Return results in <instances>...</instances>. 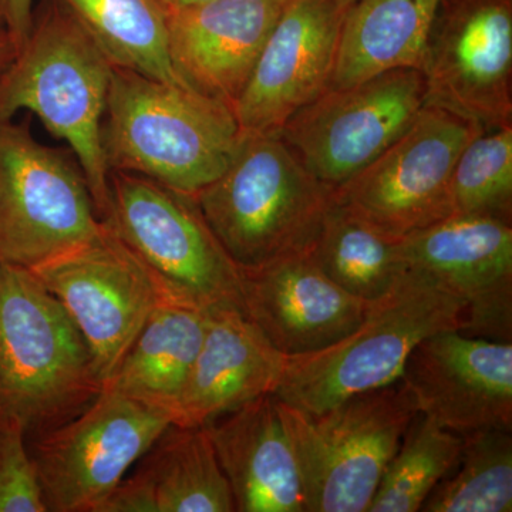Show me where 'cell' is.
I'll return each mask as SVG.
<instances>
[{
    "label": "cell",
    "mask_w": 512,
    "mask_h": 512,
    "mask_svg": "<svg viewBox=\"0 0 512 512\" xmlns=\"http://www.w3.org/2000/svg\"><path fill=\"white\" fill-rule=\"evenodd\" d=\"M113 67L60 0H40L25 45L0 76V123L30 111L66 141L101 221L110 208L103 121Z\"/></svg>",
    "instance_id": "6da1fadb"
},
{
    "label": "cell",
    "mask_w": 512,
    "mask_h": 512,
    "mask_svg": "<svg viewBox=\"0 0 512 512\" xmlns=\"http://www.w3.org/2000/svg\"><path fill=\"white\" fill-rule=\"evenodd\" d=\"M241 134L224 101L113 67L103 121L109 171L140 174L195 197L227 170Z\"/></svg>",
    "instance_id": "7a4b0ae2"
},
{
    "label": "cell",
    "mask_w": 512,
    "mask_h": 512,
    "mask_svg": "<svg viewBox=\"0 0 512 512\" xmlns=\"http://www.w3.org/2000/svg\"><path fill=\"white\" fill-rule=\"evenodd\" d=\"M101 390L89 346L60 302L32 269L0 262V417L39 434Z\"/></svg>",
    "instance_id": "3957f363"
},
{
    "label": "cell",
    "mask_w": 512,
    "mask_h": 512,
    "mask_svg": "<svg viewBox=\"0 0 512 512\" xmlns=\"http://www.w3.org/2000/svg\"><path fill=\"white\" fill-rule=\"evenodd\" d=\"M279 134L242 133L227 170L195 195L239 269L308 251L333 201Z\"/></svg>",
    "instance_id": "277c9868"
},
{
    "label": "cell",
    "mask_w": 512,
    "mask_h": 512,
    "mask_svg": "<svg viewBox=\"0 0 512 512\" xmlns=\"http://www.w3.org/2000/svg\"><path fill=\"white\" fill-rule=\"evenodd\" d=\"M464 328V305L431 276L409 268L399 284L370 302L365 318L328 348L288 356L279 400L319 414L355 394L399 382L421 340Z\"/></svg>",
    "instance_id": "5b68a950"
},
{
    "label": "cell",
    "mask_w": 512,
    "mask_h": 512,
    "mask_svg": "<svg viewBox=\"0 0 512 512\" xmlns=\"http://www.w3.org/2000/svg\"><path fill=\"white\" fill-rule=\"evenodd\" d=\"M281 402L305 512H369L387 464L417 412L402 382L355 394L319 414Z\"/></svg>",
    "instance_id": "8992f818"
},
{
    "label": "cell",
    "mask_w": 512,
    "mask_h": 512,
    "mask_svg": "<svg viewBox=\"0 0 512 512\" xmlns=\"http://www.w3.org/2000/svg\"><path fill=\"white\" fill-rule=\"evenodd\" d=\"M109 187L104 224L174 298L204 309L235 306L244 311L241 269L192 195L124 171H110Z\"/></svg>",
    "instance_id": "52a82bcc"
},
{
    "label": "cell",
    "mask_w": 512,
    "mask_h": 512,
    "mask_svg": "<svg viewBox=\"0 0 512 512\" xmlns=\"http://www.w3.org/2000/svg\"><path fill=\"white\" fill-rule=\"evenodd\" d=\"M103 229L72 151L39 143L28 123H0V262L35 269Z\"/></svg>",
    "instance_id": "ba28073f"
},
{
    "label": "cell",
    "mask_w": 512,
    "mask_h": 512,
    "mask_svg": "<svg viewBox=\"0 0 512 512\" xmlns=\"http://www.w3.org/2000/svg\"><path fill=\"white\" fill-rule=\"evenodd\" d=\"M171 424L165 410L103 389L72 419L37 434L29 451L47 510L97 512Z\"/></svg>",
    "instance_id": "9c48e42d"
},
{
    "label": "cell",
    "mask_w": 512,
    "mask_h": 512,
    "mask_svg": "<svg viewBox=\"0 0 512 512\" xmlns=\"http://www.w3.org/2000/svg\"><path fill=\"white\" fill-rule=\"evenodd\" d=\"M424 106L423 74L400 67L326 89L279 136L313 177L335 190L392 146Z\"/></svg>",
    "instance_id": "30bf717a"
},
{
    "label": "cell",
    "mask_w": 512,
    "mask_h": 512,
    "mask_svg": "<svg viewBox=\"0 0 512 512\" xmlns=\"http://www.w3.org/2000/svg\"><path fill=\"white\" fill-rule=\"evenodd\" d=\"M481 131L473 121L426 104L412 126L333 197L392 237L429 227L453 214L451 175Z\"/></svg>",
    "instance_id": "8fae6325"
},
{
    "label": "cell",
    "mask_w": 512,
    "mask_h": 512,
    "mask_svg": "<svg viewBox=\"0 0 512 512\" xmlns=\"http://www.w3.org/2000/svg\"><path fill=\"white\" fill-rule=\"evenodd\" d=\"M420 72L429 106L512 126V0H440Z\"/></svg>",
    "instance_id": "7c38bea8"
},
{
    "label": "cell",
    "mask_w": 512,
    "mask_h": 512,
    "mask_svg": "<svg viewBox=\"0 0 512 512\" xmlns=\"http://www.w3.org/2000/svg\"><path fill=\"white\" fill-rule=\"evenodd\" d=\"M32 271L82 333L103 383L158 303L174 298L106 224L99 237Z\"/></svg>",
    "instance_id": "4fadbf2b"
},
{
    "label": "cell",
    "mask_w": 512,
    "mask_h": 512,
    "mask_svg": "<svg viewBox=\"0 0 512 512\" xmlns=\"http://www.w3.org/2000/svg\"><path fill=\"white\" fill-rule=\"evenodd\" d=\"M407 268L431 276L464 305L461 332L512 340V222L450 215L402 238Z\"/></svg>",
    "instance_id": "5bb4252c"
},
{
    "label": "cell",
    "mask_w": 512,
    "mask_h": 512,
    "mask_svg": "<svg viewBox=\"0 0 512 512\" xmlns=\"http://www.w3.org/2000/svg\"><path fill=\"white\" fill-rule=\"evenodd\" d=\"M349 6L342 0H289L232 107L241 133L279 134L328 89Z\"/></svg>",
    "instance_id": "9a60e30c"
},
{
    "label": "cell",
    "mask_w": 512,
    "mask_h": 512,
    "mask_svg": "<svg viewBox=\"0 0 512 512\" xmlns=\"http://www.w3.org/2000/svg\"><path fill=\"white\" fill-rule=\"evenodd\" d=\"M399 380L417 412L453 433L512 430V342L441 330L412 350Z\"/></svg>",
    "instance_id": "2e32d148"
},
{
    "label": "cell",
    "mask_w": 512,
    "mask_h": 512,
    "mask_svg": "<svg viewBox=\"0 0 512 512\" xmlns=\"http://www.w3.org/2000/svg\"><path fill=\"white\" fill-rule=\"evenodd\" d=\"M244 312L286 356L318 352L345 338L370 302L336 285L311 252L241 269Z\"/></svg>",
    "instance_id": "e0dca14e"
},
{
    "label": "cell",
    "mask_w": 512,
    "mask_h": 512,
    "mask_svg": "<svg viewBox=\"0 0 512 512\" xmlns=\"http://www.w3.org/2000/svg\"><path fill=\"white\" fill-rule=\"evenodd\" d=\"M289 0H210L165 9L181 82L234 107Z\"/></svg>",
    "instance_id": "ac0fdd59"
},
{
    "label": "cell",
    "mask_w": 512,
    "mask_h": 512,
    "mask_svg": "<svg viewBox=\"0 0 512 512\" xmlns=\"http://www.w3.org/2000/svg\"><path fill=\"white\" fill-rule=\"evenodd\" d=\"M286 359L244 311L212 306L173 424L202 427L258 397L274 394Z\"/></svg>",
    "instance_id": "d6986e66"
},
{
    "label": "cell",
    "mask_w": 512,
    "mask_h": 512,
    "mask_svg": "<svg viewBox=\"0 0 512 512\" xmlns=\"http://www.w3.org/2000/svg\"><path fill=\"white\" fill-rule=\"evenodd\" d=\"M237 512H305L281 402L265 394L205 424Z\"/></svg>",
    "instance_id": "ffe728a7"
},
{
    "label": "cell",
    "mask_w": 512,
    "mask_h": 512,
    "mask_svg": "<svg viewBox=\"0 0 512 512\" xmlns=\"http://www.w3.org/2000/svg\"><path fill=\"white\" fill-rule=\"evenodd\" d=\"M97 512H235L205 427L171 424Z\"/></svg>",
    "instance_id": "44dd1931"
},
{
    "label": "cell",
    "mask_w": 512,
    "mask_h": 512,
    "mask_svg": "<svg viewBox=\"0 0 512 512\" xmlns=\"http://www.w3.org/2000/svg\"><path fill=\"white\" fill-rule=\"evenodd\" d=\"M207 319L208 309L194 303L177 298L158 303L103 389L158 407L174 419Z\"/></svg>",
    "instance_id": "7402d4cb"
},
{
    "label": "cell",
    "mask_w": 512,
    "mask_h": 512,
    "mask_svg": "<svg viewBox=\"0 0 512 512\" xmlns=\"http://www.w3.org/2000/svg\"><path fill=\"white\" fill-rule=\"evenodd\" d=\"M440 0H355L343 20L328 89H343L386 70L421 69L424 43Z\"/></svg>",
    "instance_id": "603a6c76"
},
{
    "label": "cell",
    "mask_w": 512,
    "mask_h": 512,
    "mask_svg": "<svg viewBox=\"0 0 512 512\" xmlns=\"http://www.w3.org/2000/svg\"><path fill=\"white\" fill-rule=\"evenodd\" d=\"M309 252L336 285L366 302L392 291L409 269L402 238L384 234L335 197Z\"/></svg>",
    "instance_id": "cb8c5ba5"
},
{
    "label": "cell",
    "mask_w": 512,
    "mask_h": 512,
    "mask_svg": "<svg viewBox=\"0 0 512 512\" xmlns=\"http://www.w3.org/2000/svg\"><path fill=\"white\" fill-rule=\"evenodd\" d=\"M82 23L114 67L181 83L168 50L161 0H60ZM188 86V84H187Z\"/></svg>",
    "instance_id": "d4e9b609"
},
{
    "label": "cell",
    "mask_w": 512,
    "mask_h": 512,
    "mask_svg": "<svg viewBox=\"0 0 512 512\" xmlns=\"http://www.w3.org/2000/svg\"><path fill=\"white\" fill-rule=\"evenodd\" d=\"M461 434L417 413L387 464L369 512H419L437 484L456 467Z\"/></svg>",
    "instance_id": "484cf974"
},
{
    "label": "cell",
    "mask_w": 512,
    "mask_h": 512,
    "mask_svg": "<svg viewBox=\"0 0 512 512\" xmlns=\"http://www.w3.org/2000/svg\"><path fill=\"white\" fill-rule=\"evenodd\" d=\"M463 437L456 467L437 484L421 511L511 512V431L481 430Z\"/></svg>",
    "instance_id": "4316f807"
},
{
    "label": "cell",
    "mask_w": 512,
    "mask_h": 512,
    "mask_svg": "<svg viewBox=\"0 0 512 512\" xmlns=\"http://www.w3.org/2000/svg\"><path fill=\"white\" fill-rule=\"evenodd\" d=\"M451 215L512 222V126L477 134L458 157L450 184Z\"/></svg>",
    "instance_id": "83f0119b"
},
{
    "label": "cell",
    "mask_w": 512,
    "mask_h": 512,
    "mask_svg": "<svg viewBox=\"0 0 512 512\" xmlns=\"http://www.w3.org/2000/svg\"><path fill=\"white\" fill-rule=\"evenodd\" d=\"M25 429L0 417V512H47Z\"/></svg>",
    "instance_id": "f1b7e54d"
},
{
    "label": "cell",
    "mask_w": 512,
    "mask_h": 512,
    "mask_svg": "<svg viewBox=\"0 0 512 512\" xmlns=\"http://www.w3.org/2000/svg\"><path fill=\"white\" fill-rule=\"evenodd\" d=\"M0 2H2L6 30L19 52L32 29L35 0H0Z\"/></svg>",
    "instance_id": "f546056e"
},
{
    "label": "cell",
    "mask_w": 512,
    "mask_h": 512,
    "mask_svg": "<svg viewBox=\"0 0 512 512\" xmlns=\"http://www.w3.org/2000/svg\"><path fill=\"white\" fill-rule=\"evenodd\" d=\"M16 55H18V49L13 45L12 40L9 37H0V76L8 69Z\"/></svg>",
    "instance_id": "4dcf8cb0"
},
{
    "label": "cell",
    "mask_w": 512,
    "mask_h": 512,
    "mask_svg": "<svg viewBox=\"0 0 512 512\" xmlns=\"http://www.w3.org/2000/svg\"><path fill=\"white\" fill-rule=\"evenodd\" d=\"M165 9L185 8V6L200 5L210 0H161Z\"/></svg>",
    "instance_id": "1f68e13d"
},
{
    "label": "cell",
    "mask_w": 512,
    "mask_h": 512,
    "mask_svg": "<svg viewBox=\"0 0 512 512\" xmlns=\"http://www.w3.org/2000/svg\"><path fill=\"white\" fill-rule=\"evenodd\" d=\"M0 37H9L8 30H6L5 16H3L2 2H0Z\"/></svg>",
    "instance_id": "d6a6232c"
},
{
    "label": "cell",
    "mask_w": 512,
    "mask_h": 512,
    "mask_svg": "<svg viewBox=\"0 0 512 512\" xmlns=\"http://www.w3.org/2000/svg\"><path fill=\"white\" fill-rule=\"evenodd\" d=\"M343 3H348V5H352L355 0H342Z\"/></svg>",
    "instance_id": "836d02e7"
}]
</instances>
